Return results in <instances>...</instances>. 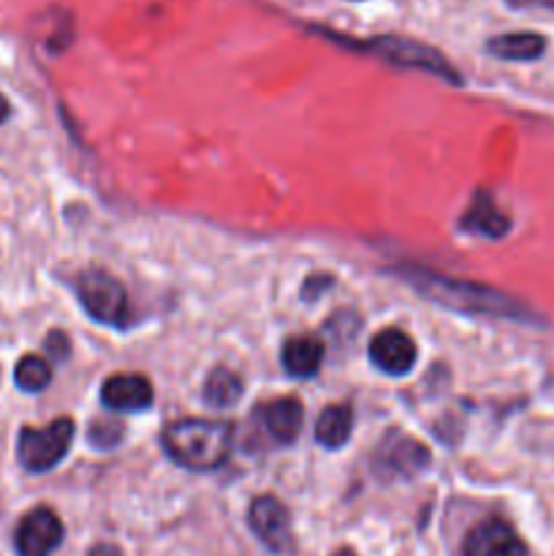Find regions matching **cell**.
Returning a JSON list of instances; mask_svg holds the SVG:
<instances>
[{
  "label": "cell",
  "mask_w": 554,
  "mask_h": 556,
  "mask_svg": "<svg viewBox=\"0 0 554 556\" xmlns=\"http://www.w3.org/2000/svg\"><path fill=\"white\" fill-rule=\"evenodd\" d=\"M353 413L348 405H329L315 424V438L326 448H342L351 440Z\"/></svg>",
  "instance_id": "2e32d148"
},
{
  "label": "cell",
  "mask_w": 554,
  "mask_h": 556,
  "mask_svg": "<svg viewBox=\"0 0 554 556\" xmlns=\"http://www.w3.org/2000/svg\"><path fill=\"white\" fill-rule=\"evenodd\" d=\"M101 400L109 410L139 413L152 405V386L141 375H112L103 383Z\"/></svg>",
  "instance_id": "8fae6325"
},
{
  "label": "cell",
  "mask_w": 554,
  "mask_h": 556,
  "mask_svg": "<svg viewBox=\"0 0 554 556\" xmlns=\"http://www.w3.org/2000/svg\"><path fill=\"white\" fill-rule=\"evenodd\" d=\"M14 380L22 391L36 394V391H43L49 386V380H52V369H49V364L43 362V358L25 356L20 358V364H16Z\"/></svg>",
  "instance_id": "ac0fdd59"
},
{
  "label": "cell",
  "mask_w": 554,
  "mask_h": 556,
  "mask_svg": "<svg viewBox=\"0 0 554 556\" xmlns=\"http://www.w3.org/2000/svg\"><path fill=\"white\" fill-rule=\"evenodd\" d=\"M11 114V106H9V101H5L3 96H0V123H3L5 117H9Z\"/></svg>",
  "instance_id": "44dd1931"
},
{
  "label": "cell",
  "mask_w": 554,
  "mask_h": 556,
  "mask_svg": "<svg viewBox=\"0 0 554 556\" xmlns=\"http://www.w3.org/2000/svg\"><path fill=\"white\" fill-rule=\"evenodd\" d=\"M416 342L400 329H383L373 337L369 342V358H373L375 367L386 375H407L416 364Z\"/></svg>",
  "instance_id": "30bf717a"
},
{
  "label": "cell",
  "mask_w": 554,
  "mask_h": 556,
  "mask_svg": "<svg viewBox=\"0 0 554 556\" xmlns=\"http://www.w3.org/2000/svg\"><path fill=\"white\" fill-rule=\"evenodd\" d=\"M250 530L255 532L261 543H264L269 552L282 554L291 548V516H288V508L272 494H264V497H255L250 503Z\"/></svg>",
  "instance_id": "52a82bcc"
},
{
  "label": "cell",
  "mask_w": 554,
  "mask_h": 556,
  "mask_svg": "<svg viewBox=\"0 0 554 556\" xmlns=\"http://www.w3.org/2000/svg\"><path fill=\"white\" fill-rule=\"evenodd\" d=\"M74 440V421L71 418H58L49 427L33 429L25 427L20 434V462L30 472H47L65 459Z\"/></svg>",
  "instance_id": "277c9868"
},
{
  "label": "cell",
  "mask_w": 554,
  "mask_h": 556,
  "mask_svg": "<svg viewBox=\"0 0 554 556\" xmlns=\"http://www.w3.org/2000/svg\"><path fill=\"white\" fill-rule=\"evenodd\" d=\"M87 556H123V552H119V546H114V543H98Z\"/></svg>",
  "instance_id": "ffe728a7"
},
{
  "label": "cell",
  "mask_w": 554,
  "mask_h": 556,
  "mask_svg": "<svg viewBox=\"0 0 554 556\" xmlns=\"http://www.w3.org/2000/svg\"><path fill=\"white\" fill-rule=\"evenodd\" d=\"M320 362H324V345L315 337H291L282 345V367L293 378H313L320 369Z\"/></svg>",
  "instance_id": "4fadbf2b"
},
{
  "label": "cell",
  "mask_w": 554,
  "mask_h": 556,
  "mask_svg": "<svg viewBox=\"0 0 554 556\" xmlns=\"http://www.w3.org/2000/svg\"><path fill=\"white\" fill-rule=\"evenodd\" d=\"M81 307L92 320L106 326H128V293L109 271L87 269L76 282Z\"/></svg>",
  "instance_id": "5b68a950"
},
{
  "label": "cell",
  "mask_w": 554,
  "mask_h": 556,
  "mask_svg": "<svg viewBox=\"0 0 554 556\" xmlns=\"http://www.w3.org/2000/svg\"><path fill=\"white\" fill-rule=\"evenodd\" d=\"M462 228H465V231H473V233H483V237H489V239H500L508 233L511 220L498 210V204H494L492 195L483 193V190H478L476 199H473V204H470V210H467L465 217H462Z\"/></svg>",
  "instance_id": "7c38bea8"
},
{
  "label": "cell",
  "mask_w": 554,
  "mask_h": 556,
  "mask_svg": "<svg viewBox=\"0 0 554 556\" xmlns=\"http://www.w3.org/2000/svg\"><path fill=\"white\" fill-rule=\"evenodd\" d=\"M264 427L280 445H288L297 440L299 429H302V405L293 396H282V400L269 402L264 410Z\"/></svg>",
  "instance_id": "5bb4252c"
},
{
  "label": "cell",
  "mask_w": 554,
  "mask_h": 556,
  "mask_svg": "<svg viewBox=\"0 0 554 556\" xmlns=\"http://www.w3.org/2000/svg\"><path fill=\"white\" fill-rule=\"evenodd\" d=\"M462 556H527V546L508 521L483 519L467 532Z\"/></svg>",
  "instance_id": "ba28073f"
},
{
  "label": "cell",
  "mask_w": 554,
  "mask_h": 556,
  "mask_svg": "<svg viewBox=\"0 0 554 556\" xmlns=\"http://www.w3.org/2000/svg\"><path fill=\"white\" fill-rule=\"evenodd\" d=\"M429 465V451L407 434L391 432L375 451L373 467L380 478H413Z\"/></svg>",
  "instance_id": "8992f818"
},
{
  "label": "cell",
  "mask_w": 554,
  "mask_h": 556,
  "mask_svg": "<svg viewBox=\"0 0 554 556\" xmlns=\"http://www.w3.org/2000/svg\"><path fill=\"white\" fill-rule=\"evenodd\" d=\"M487 47L494 58L527 63V60H538L546 52V38L538 36V33H505V36H494Z\"/></svg>",
  "instance_id": "9a60e30c"
},
{
  "label": "cell",
  "mask_w": 554,
  "mask_h": 556,
  "mask_svg": "<svg viewBox=\"0 0 554 556\" xmlns=\"http://www.w3.org/2000/svg\"><path fill=\"white\" fill-rule=\"evenodd\" d=\"M47 351L52 353L54 358H65L68 356V337L60 334V331H52V334L47 337Z\"/></svg>",
  "instance_id": "d6986e66"
},
{
  "label": "cell",
  "mask_w": 554,
  "mask_h": 556,
  "mask_svg": "<svg viewBox=\"0 0 554 556\" xmlns=\"http://www.w3.org/2000/svg\"><path fill=\"white\" fill-rule=\"evenodd\" d=\"M231 424L212 418H182L163 429V448L188 470H215L231 451Z\"/></svg>",
  "instance_id": "7a4b0ae2"
},
{
  "label": "cell",
  "mask_w": 554,
  "mask_h": 556,
  "mask_svg": "<svg viewBox=\"0 0 554 556\" xmlns=\"http://www.w3.org/2000/svg\"><path fill=\"white\" fill-rule=\"evenodd\" d=\"M242 391H244V383L237 372H231V369L226 367H217L212 369L210 378H206L204 400L206 405L212 407H231L237 405Z\"/></svg>",
  "instance_id": "e0dca14e"
},
{
  "label": "cell",
  "mask_w": 554,
  "mask_h": 556,
  "mask_svg": "<svg viewBox=\"0 0 554 556\" xmlns=\"http://www.w3.org/2000/svg\"><path fill=\"white\" fill-rule=\"evenodd\" d=\"M60 543H63V521L52 508L30 510L16 530L20 556H49Z\"/></svg>",
  "instance_id": "9c48e42d"
},
{
  "label": "cell",
  "mask_w": 554,
  "mask_h": 556,
  "mask_svg": "<svg viewBox=\"0 0 554 556\" xmlns=\"http://www.w3.org/2000/svg\"><path fill=\"white\" fill-rule=\"evenodd\" d=\"M331 36V33H326ZM335 41L345 43V47L362 49V52L375 54V58L386 60L391 65H400V68H418L427 71V74L440 76L445 81H454L459 85V74L451 68L449 60L438 52V49L427 47V43H418L413 38H396V36H380V38H369V41H351V38L342 36H331Z\"/></svg>",
  "instance_id": "3957f363"
},
{
  "label": "cell",
  "mask_w": 554,
  "mask_h": 556,
  "mask_svg": "<svg viewBox=\"0 0 554 556\" xmlns=\"http://www.w3.org/2000/svg\"><path fill=\"white\" fill-rule=\"evenodd\" d=\"M331 556H356V552H353V548H337Z\"/></svg>",
  "instance_id": "7402d4cb"
},
{
  "label": "cell",
  "mask_w": 554,
  "mask_h": 556,
  "mask_svg": "<svg viewBox=\"0 0 554 556\" xmlns=\"http://www.w3.org/2000/svg\"><path fill=\"white\" fill-rule=\"evenodd\" d=\"M405 282H411L416 291L424 296L435 299L438 304H445L451 309L470 315H494V318H516V320H532L536 315L519 304L516 299L505 296L498 288L481 286V282H465L454 280V277L435 275V271L416 269V266H405L402 269Z\"/></svg>",
  "instance_id": "6da1fadb"
}]
</instances>
